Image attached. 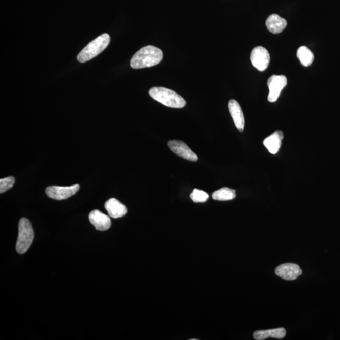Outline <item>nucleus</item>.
Returning <instances> with one entry per match:
<instances>
[{
    "instance_id": "f257e3e1",
    "label": "nucleus",
    "mask_w": 340,
    "mask_h": 340,
    "mask_svg": "<svg viewBox=\"0 0 340 340\" xmlns=\"http://www.w3.org/2000/svg\"><path fill=\"white\" fill-rule=\"evenodd\" d=\"M163 54L162 50L152 46L142 47L137 52L131 60L133 69L154 67L162 61Z\"/></svg>"
},
{
    "instance_id": "f03ea898",
    "label": "nucleus",
    "mask_w": 340,
    "mask_h": 340,
    "mask_svg": "<svg viewBox=\"0 0 340 340\" xmlns=\"http://www.w3.org/2000/svg\"><path fill=\"white\" fill-rule=\"evenodd\" d=\"M149 95L152 99L168 107L181 109L186 105V100L180 95L163 87H153L150 89Z\"/></svg>"
},
{
    "instance_id": "7ed1b4c3",
    "label": "nucleus",
    "mask_w": 340,
    "mask_h": 340,
    "mask_svg": "<svg viewBox=\"0 0 340 340\" xmlns=\"http://www.w3.org/2000/svg\"><path fill=\"white\" fill-rule=\"evenodd\" d=\"M110 41V36L108 34H102L101 36L92 41L83 48L77 57L79 62L85 63L93 59L95 57L104 51L109 46Z\"/></svg>"
},
{
    "instance_id": "20e7f679",
    "label": "nucleus",
    "mask_w": 340,
    "mask_h": 340,
    "mask_svg": "<svg viewBox=\"0 0 340 340\" xmlns=\"http://www.w3.org/2000/svg\"><path fill=\"white\" fill-rule=\"evenodd\" d=\"M34 237L31 223L27 219L22 218L18 227V236L16 250L19 254H25L30 247Z\"/></svg>"
},
{
    "instance_id": "39448f33",
    "label": "nucleus",
    "mask_w": 340,
    "mask_h": 340,
    "mask_svg": "<svg viewBox=\"0 0 340 340\" xmlns=\"http://www.w3.org/2000/svg\"><path fill=\"white\" fill-rule=\"evenodd\" d=\"M80 190L78 184L70 187L50 186L46 190L47 196L50 198L61 200L70 198Z\"/></svg>"
},
{
    "instance_id": "423d86ee",
    "label": "nucleus",
    "mask_w": 340,
    "mask_h": 340,
    "mask_svg": "<svg viewBox=\"0 0 340 340\" xmlns=\"http://www.w3.org/2000/svg\"><path fill=\"white\" fill-rule=\"evenodd\" d=\"M252 64L255 68L260 71L267 69L269 65L270 56L269 52L264 47H256L252 50L250 55Z\"/></svg>"
},
{
    "instance_id": "0eeeda50",
    "label": "nucleus",
    "mask_w": 340,
    "mask_h": 340,
    "mask_svg": "<svg viewBox=\"0 0 340 340\" xmlns=\"http://www.w3.org/2000/svg\"><path fill=\"white\" fill-rule=\"evenodd\" d=\"M287 85V79L284 75H273L268 79L267 85L269 88L268 100L275 102L280 96L281 91Z\"/></svg>"
},
{
    "instance_id": "6e6552de",
    "label": "nucleus",
    "mask_w": 340,
    "mask_h": 340,
    "mask_svg": "<svg viewBox=\"0 0 340 340\" xmlns=\"http://www.w3.org/2000/svg\"><path fill=\"white\" fill-rule=\"evenodd\" d=\"M275 274L284 280L294 281L302 275V270L299 265L287 263L278 266L275 269Z\"/></svg>"
},
{
    "instance_id": "1a4fd4ad",
    "label": "nucleus",
    "mask_w": 340,
    "mask_h": 340,
    "mask_svg": "<svg viewBox=\"0 0 340 340\" xmlns=\"http://www.w3.org/2000/svg\"><path fill=\"white\" fill-rule=\"evenodd\" d=\"M168 146L174 153L184 158V159L191 161V162H197L198 160L197 155L193 151H192V150L183 141H170L168 142Z\"/></svg>"
},
{
    "instance_id": "9d476101",
    "label": "nucleus",
    "mask_w": 340,
    "mask_h": 340,
    "mask_svg": "<svg viewBox=\"0 0 340 340\" xmlns=\"http://www.w3.org/2000/svg\"><path fill=\"white\" fill-rule=\"evenodd\" d=\"M89 220L98 231H107L111 226V220L109 216L104 214L99 210L91 211L89 215Z\"/></svg>"
},
{
    "instance_id": "9b49d317",
    "label": "nucleus",
    "mask_w": 340,
    "mask_h": 340,
    "mask_svg": "<svg viewBox=\"0 0 340 340\" xmlns=\"http://www.w3.org/2000/svg\"><path fill=\"white\" fill-rule=\"evenodd\" d=\"M228 108L236 127L239 131H243L245 119L240 105L236 100L232 99L229 102Z\"/></svg>"
},
{
    "instance_id": "f8f14e48",
    "label": "nucleus",
    "mask_w": 340,
    "mask_h": 340,
    "mask_svg": "<svg viewBox=\"0 0 340 340\" xmlns=\"http://www.w3.org/2000/svg\"><path fill=\"white\" fill-rule=\"evenodd\" d=\"M105 208L109 213L110 217L115 219L122 218L128 212L127 208L125 205L114 198L107 200L105 202Z\"/></svg>"
},
{
    "instance_id": "ddd939ff",
    "label": "nucleus",
    "mask_w": 340,
    "mask_h": 340,
    "mask_svg": "<svg viewBox=\"0 0 340 340\" xmlns=\"http://www.w3.org/2000/svg\"><path fill=\"white\" fill-rule=\"evenodd\" d=\"M283 139V131H276L265 139L263 144L271 154H275L281 148Z\"/></svg>"
},
{
    "instance_id": "4468645a",
    "label": "nucleus",
    "mask_w": 340,
    "mask_h": 340,
    "mask_svg": "<svg viewBox=\"0 0 340 340\" xmlns=\"http://www.w3.org/2000/svg\"><path fill=\"white\" fill-rule=\"evenodd\" d=\"M268 30L273 34L281 33L287 27V22L277 14H272L268 17L265 23Z\"/></svg>"
},
{
    "instance_id": "2eb2a0df",
    "label": "nucleus",
    "mask_w": 340,
    "mask_h": 340,
    "mask_svg": "<svg viewBox=\"0 0 340 340\" xmlns=\"http://www.w3.org/2000/svg\"><path fill=\"white\" fill-rule=\"evenodd\" d=\"M286 334V329L284 328H279L268 330L256 331L254 333V338L257 340H263L268 338L283 339Z\"/></svg>"
},
{
    "instance_id": "dca6fc26",
    "label": "nucleus",
    "mask_w": 340,
    "mask_h": 340,
    "mask_svg": "<svg viewBox=\"0 0 340 340\" xmlns=\"http://www.w3.org/2000/svg\"><path fill=\"white\" fill-rule=\"evenodd\" d=\"M297 57L300 60L301 65L304 67H308L312 65L314 60V55L307 47L301 46L298 49Z\"/></svg>"
},
{
    "instance_id": "f3484780",
    "label": "nucleus",
    "mask_w": 340,
    "mask_h": 340,
    "mask_svg": "<svg viewBox=\"0 0 340 340\" xmlns=\"http://www.w3.org/2000/svg\"><path fill=\"white\" fill-rule=\"evenodd\" d=\"M236 191L233 189L224 187L213 192L212 198L220 201H227L236 198Z\"/></svg>"
},
{
    "instance_id": "a211bd4d",
    "label": "nucleus",
    "mask_w": 340,
    "mask_h": 340,
    "mask_svg": "<svg viewBox=\"0 0 340 340\" xmlns=\"http://www.w3.org/2000/svg\"><path fill=\"white\" fill-rule=\"evenodd\" d=\"M191 199L192 201L196 203L205 202L209 199V194L206 192L198 189H194L191 194Z\"/></svg>"
},
{
    "instance_id": "6ab92c4d",
    "label": "nucleus",
    "mask_w": 340,
    "mask_h": 340,
    "mask_svg": "<svg viewBox=\"0 0 340 340\" xmlns=\"http://www.w3.org/2000/svg\"><path fill=\"white\" fill-rule=\"evenodd\" d=\"M15 178L13 176L2 178L0 180V193H4L5 192L11 189L15 183Z\"/></svg>"
}]
</instances>
